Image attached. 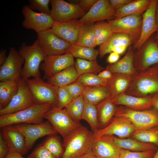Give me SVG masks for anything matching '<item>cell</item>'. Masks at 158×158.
Segmentation results:
<instances>
[{
	"label": "cell",
	"mask_w": 158,
	"mask_h": 158,
	"mask_svg": "<svg viewBox=\"0 0 158 158\" xmlns=\"http://www.w3.org/2000/svg\"><path fill=\"white\" fill-rule=\"evenodd\" d=\"M21 154L15 151H9L4 158H24Z\"/></svg>",
	"instance_id": "52"
},
{
	"label": "cell",
	"mask_w": 158,
	"mask_h": 158,
	"mask_svg": "<svg viewBox=\"0 0 158 158\" xmlns=\"http://www.w3.org/2000/svg\"><path fill=\"white\" fill-rule=\"evenodd\" d=\"M114 116L127 118L134 126L136 130H146L158 126V110L154 107L137 110L119 106L117 107Z\"/></svg>",
	"instance_id": "5"
},
{
	"label": "cell",
	"mask_w": 158,
	"mask_h": 158,
	"mask_svg": "<svg viewBox=\"0 0 158 158\" xmlns=\"http://www.w3.org/2000/svg\"><path fill=\"white\" fill-rule=\"evenodd\" d=\"M120 55L114 52H111L107 57L106 61L107 63L111 64L114 63L119 59Z\"/></svg>",
	"instance_id": "50"
},
{
	"label": "cell",
	"mask_w": 158,
	"mask_h": 158,
	"mask_svg": "<svg viewBox=\"0 0 158 158\" xmlns=\"http://www.w3.org/2000/svg\"><path fill=\"white\" fill-rule=\"evenodd\" d=\"M158 64V40L156 36L150 38L134 52L133 64L136 71L144 70Z\"/></svg>",
	"instance_id": "8"
},
{
	"label": "cell",
	"mask_w": 158,
	"mask_h": 158,
	"mask_svg": "<svg viewBox=\"0 0 158 158\" xmlns=\"http://www.w3.org/2000/svg\"><path fill=\"white\" fill-rule=\"evenodd\" d=\"M107 22L113 33L129 35L133 39L134 44L139 39L141 33L142 16H128L117 19L108 20Z\"/></svg>",
	"instance_id": "15"
},
{
	"label": "cell",
	"mask_w": 158,
	"mask_h": 158,
	"mask_svg": "<svg viewBox=\"0 0 158 158\" xmlns=\"http://www.w3.org/2000/svg\"><path fill=\"white\" fill-rule=\"evenodd\" d=\"M110 100L116 106H123L134 110H144L153 107L151 96L141 97L124 93Z\"/></svg>",
	"instance_id": "23"
},
{
	"label": "cell",
	"mask_w": 158,
	"mask_h": 158,
	"mask_svg": "<svg viewBox=\"0 0 158 158\" xmlns=\"http://www.w3.org/2000/svg\"><path fill=\"white\" fill-rule=\"evenodd\" d=\"M50 15L55 22L62 23L81 18L86 13L76 3L63 0H51Z\"/></svg>",
	"instance_id": "10"
},
{
	"label": "cell",
	"mask_w": 158,
	"mask_h": 158,
	"mask_svg": "<svg viewBox=\"0 0 158 158\" xmlns=\"http://www.w3.org/2000/svg\"><path fill=\"white\" fill-rule=\"evenodd\" d=\"M73 99L82 95L86 87L81 83L77 81L65 87Z\"/></svg>",
	"instance_id": "45"
},
{
	"label": "cell",
	"mask_w": 158,
	"mask_h": 158,
	"mask_svg": "<svg viewBox=\"0 0 158 158\" xmlns=\"http://www.w3.org/2000/svg\"><path fill=\"white\" fill-rule=\"evenodd\" d=\"M85 103L83 95H81L73 99L64 109L73 120L79 122L82 120Z\"/></svg>",
	"instance_id": "37"
},
{
	"label": "cell",
	"mask_w": 158,
	"mask_h": 158,
	"mask_svg": "<svg viewBox=\"0 0 158 158\" xmlns=\"http://www.w3.org/2000/svg\"><path fill=\"white\" fill-rule=\"evenodd\" d=\"M42 144L56 158H61L63 146L59 137L56 134L48 135Z\"/></svg>",
	"instance_id": "38"
},
{
	"label": "cell",
	"mask_w": 158,
	"mask_h": 158,
	"mask_svg": "<svg viewBox=\"0 0 158 158\" xmlns=\"http://www.w3.org/2000/svg\"><path fill=\"white\" fill-rule=\"evenodd\" d=\"M113 73L109 70L106 69L99 72L98 75L100 77L106 80H109L111 78Z\"/></svg>",
	"instance_id": "51"
},
{
	"label": "cell",
	"mask_w": 158,
	"mask_h": 158,
	"mask_svg": "<svg viewBox=\"0 0 158 158\" xmlns=\"http://www.w3.org/2000/svg\"><path fill=\"white\" fill-rule=\"evenodd\" d=\"M94 24L83 23L76 45L93 48L97 46Z\"/></svg>",
	"instance_id": "32"
},
{
	"label": "cell",
	"mask_w": 158,
	"mask_h": 158,
	"mask_svg": "<svg viewBox=\"0 0 158 158\" xmlns=\"http://www.w3.org/2000/svg\"><path fill=\"white\" fill-rule=\"evenodd\" d=\"M130 137L142 142L154 144L158 147V126L146 130H135Z\"/></svg>",
	"instance_id": "36"
},
{
	"label": "cell",
	"mask_w": 158,
	"mask_h": 158,
	"mask_svg": "<svg viewBox=\"0 0 158 158\" xmlns=\"http://www.w3.org/2000/svg\"><path fill=\"white\" fill-rule=\"evenodd\" d=\"M151 0H133L116 10L114 19L130 15L142 16L149 6Z\"/></svg>",
	"instance_id": "27"
},
{
	"label": "cell",
	"mask_w": 158,
	"mask_h": 158,
	"mask_svg": "<svg viewBox=\"0 0 158 158\" xmlns=\"http://www.w3.org/2000/svg\"><path fill=\"white\" fill-rule=\"evenodd\" d=\"M94 139L93 133L81 125L63 138L61 158H81L91 152Z\"/></svg>",
	"instance_id": "1"
},
{
	"label": "cell",
	"mask_w": 158,
	"mask_h": 158,
	"mask_svg": "<svg viewBox=\"0 0 158 158\" xmlns=\"http://www.w3.org/2000/svg\"><path fill=\"white\" fill-rule=\"evenodd\" d=\"M74 66L79 76L86 73L97 74L104 69L96 60L90 61L79 58L76 59Z\"/></svg>",
	"instance_id": "34"
},
{
	"label": "cell",
	"mask_w": 158,
	"mask_h": 158,
	"mask_svg": "<svg viewBox=\"0 0 158 158\" xmlns=\"http://www.w3.org/2000/svg\"><path fill=\"white\" fill-rule=\"evenodd\" d=\"M135 130L134 126L127 118L114 116L107 126L93 133L95 138L116 135L119 138H124L130 137Z\"/></svg>",
	"instance_id": "11"
},
{
	"label": "cell",
	"mask_w": 158,
	"mask_h": 158,
	"mask_svg": "<svg viewBox=\"0 0 158 158\" xmlns=\"http://www.w3.org/2000/svg\"><path fill=\"white\" fill-rule=\"evenodd\" d=\"M113 139L115 143L122 149L140 152L156 150L157 148V146L154 144L142 142L131 138H120L113 136Z\"/></svg>",
	"instance_id": "29"
},
{
	"label": "cell",
	"mask_w": 158,
	"mask_h": 158,
	"mask_svg": "<svg viewBox=\"0 0 158 158\" xmlns=\"http://www.w3.org/2000/svg\"><path fill=\"white\" fill-rule=\"evenodd\" d=\"M156 37L157 39V40H158V33H157V35L156 36Z\"/></svg>",
	"instance_id": "58"
},
{
	"label": "cell",
	"mask_w": 158,
	"mask_h": 158,
	"mask_svg": "<svg viewBox=\"0 0 158 158\" xmlns=\"http://www.w3.org/2000/svg\"><path fill=\"white\" fill-rule=\"evenodd\" d=\"M79 77L74 65L72 66L58 72L46 82L55 86L65 87L75 82Z\"/></svg>",
	"instance_id": "28"
},
{
	"label": "cell",
	"mask_w": 158,
	"mask_h": 158,
	"mask_svg": "<svg viewBox=\"0 0 158 158\" xmlns=\"http://www.w3.org/2000/svg\"><path fill=\"white\" fill-rule=\"evenodd\" d=\"M152 158H158V147L155 153Z\"/></svg>",
	"instance_id": "57"
},
{
	"label": "cell",
	"mask_w": 158,
	"mask_h": 158,
	"mask_svg": "<svg viewBox=\"0 0 158 158\" xmlns=\"http://www.w3.org/2000/svg\"><path fill=\"white\" fill-rule=\"evenodd\" d=\"M81 158H97L91 152L85 155Z\"/></svg>",
	"instance_id": "56"
},
{
	"label": "cell",
	"mask_w": 158,
	"mask_h": 158,
	"mask_svg": "<svg viewBox=\"0 0 158 158\" xmlns=\"http://www.w3.org/2000/svg\"><path fill=\"white\" fill-rule=\"evenodd\" d=\"M83 24L78 19H75L62 23L55 22L51 28L59 37L74 45L77 42Z\"/></svg>",
	"instance_id": "21"
},
{
	"label": "cell",
	"mask_w": 158,
	"mask_h": 158,
	"mask_svg": "<svg viewBox=\"0 0 158 158\" xmlns=\"http://www.w3.org/2000/svg\"><path fill=\"white\" fill-rule=\"evenodd\" d=\"M22 11L24 17L22 26L35 30L37 34L51 28L55 22L50 14L35 12L28 5L24 6Z\"/></svg>",
	"instance_id": "16"
},
{
	"label": "cell",
	"mask_w": 158,
	"mask_h": 158,
	"mask_svg": "<svg viewBox=\"0 0 158 158\" xmlns=\"http://www.w3.org/2000/svg\"><path fill=\"white\" fill-rule=\"evenodd\" d=\"M1 128L3 139L9 151L16 152L22 155L25 154L28 152L29 150L25 138L20 132L13 128L10 125Z\"/></svg>",
	"instance_id": "22"
},
{
	"label": "cell",
	"mask_w": 158,
	"mask_h": 158,
	"mask_svg": "<svg viewBox=\"0 0 158 158\" xmlns=\"http://www.w3.org/2000/svg\"><path fill=\"white\" fill-rule=\"evenodd\" d=\"M131 79V76L113 73L111 78L108 80L107 85L110 93L109 99L125 93L130 85Z\"/></svg>",
	"instance_id": "26"
},
{
	"label": "cell",
	"mask_w": 158,
	"mask_h": 158,
	"mask_svg": "<svg viewBox=\"0 0 158 158\" xmlns=\"http://www.w3.org/2000/svg\"><path fill=\"white\" fill-rule=\"evenodd\" d=\"M37 40L47 56L66 54L72 45L58 36L51 28L37 33Z\"/></svg>",
	"instance_id": "9"
},
{
	"label": "cell",
	"mask_w": 158,
	"mask_h": 158,
	"mask_svg": "<svg viewBox=\"0 0 158 158\" xmlns=\"http://www.w3.org/2000/svg\"><path fill=\"white\" fill-rule=\"evenodd\" d=\"M133 1V0H109V1L113 8L116 10Z\"/></svg>",
	"instance_id": "49"
},
{
	"label": "cell",
	"mask_w": 158,
	"mask_h": 158,
	"mask_svg": "<svg viewBox=\"0 0 158 158\" xmlns=\"http://www.w3.org/2000/svg\"><path fill=\"white\" fill-rule=\"evenodd\" d=\"M29 2L28 6L31 10H37L41 13L50 14V0H30Z\"/></svg>",
	"instance_id": "44"
},
{
	"label": "cell",
	"mask_w": 158,
	"mask_h": 158,
	"mask_svg": "<svg viewBox=\"0 0 158 158\" xmlns=\"http://www.w3.org/2000/svg\"><path fill=\"white\" fill-rule=\"evenodd\" d=\"M32 96L35 104H50L55 106L58 87L53 85L40 78L24 80Z\"/></svg>",
	"instance_id": "6"
},
{
	"label": "cell",
	"mask_w": 158,
	"mask_h": 158,
	"mask_svg": "<svg viewBox=\"0 0 158 158\" xmlns=\"http://www.w3.org/2000/svg\"><path fill=\"white\" fill-rule=\"evenodd\" d=\"M73 99L65 87H58L56 104L54 107L62 109L68 105Z\"/></svg>",
	"instance_id": "42"
},
{
	"label": "cell",
	"mask_w": 158,
	"mask_h": 158,
	"mask_svg": "<svg viewBox=\"0 0 158 158\" xmlns=\"http://www.w3.org/2000/svg\"><path fill=\"white\" fill-rule=\"evenodd\" d=\"M134 50L132 47H129L123 57L116 63L108 65L106 69L113 73L133 76L137 72L133 64Z\"/></svg>",
	"instance_id": "25"
},
{
	"label": "cell",
	"mask_w": 158,
	"mask_h": 158,
	"mask_svg": "<svg viewBox=\"0 0 158 158\" xmlns=\"http://www.w3.org/2000/svg\"><path fill=\"white\" fill-rule=\"evenodd\" d=\"M116 11L109 0H98L92 8L79 20L82 23L114 19Z\"/></svg>",
	"instance_id": "19"
},
{
	"label": "cell",
	"mask_w": 158,
	"mask_h": 158,
	"mask_svg": "<svg viewBox=\"0 0 158 158\" xmlns=\"http://www.w3.org/2000/svg\"><path fill=\"white\" fill-rule=\"evenodd\" d=\"M82 119L88 123L93 133L99 129L96 105L85 102Z\"/></svg>",
	"instance_id": "40"
},
{
	"label": "cell",
	"mask_w": 158,
	"mask_h": 158,
	"mask_svg": "<svg viewBox=\"0 0 158 158\" xmlns=\"http://www.w3.org/2000/svg\"><path fill=\"white\" fill-rule=\"evenodd\" d=\"M17 92L8 104L0 109V115L14 113L35 104L32 94L25 81L21 78L18 83Z\"/></svg>",
	"instance_id": "14"
},
{
	"label": "cell",
	"mask_w": 158,
	"mask_h": 158,
	"mask_svg": "<svg viewBox=\"0 0 158 158\" xmlns=\"http://www.w3.org/2000/svg\"><path fill=\"white\" fill-rule=\"evenodd\" d=\"M98 0H80L74 1V3L78 4L86 13L97 2Z\"/></svg>",
	"instance_id": "47"
},
{
	"label": "cell",
	"mask_w": 158,
	"mask_h": 158,
	"mask_svg": "<svg viewBox=\"0 0 158 158\" xmlns=\"http://www.w3.org/2000/svg\"><path fill=\"white\" fill-rule=\"evenodd\" d=\"M28 158H56L42 144L36 147L28 156Z\"/></svg>",
	"instance_id": "46"
},
{
	"label": "cell",
	"mask_w": 158,
	"mask_h": 158,
	"mask_svg": "<svg viewBox=\"0 0 158 158\" xmlns=\"http://www.w3.org/2000/svg\"><path fill=\"white\" fill-rule=\"evenodd\" d=\"M157 0H151L147 10L142 15L140 36L133 44L134 50L138 49L150 38L154 32L158 31L155 18V11Z\"/></svg>",
	"instance_id": "17"
},
{
	"label": "cell",
	"mask_w": 158,
	"mask_h": 158,
	"mask_svg": "<svg viewBox=\"0 0 158 158\" xmlns=\"http://www.w3.org/2000/svg\"><path fill=\"white\" fill-rule=\"evenodd\" d=\"M82 95L85 103L95 105L110 98L107 85L87 87Z\"/></svg>",
	"instance_id": "31"
},
{
	"label": "cell",
	"mask_w": 158,
	"mask_h": 158,
	"mask_svg": "<svg viewBox=\"0 0 158 158\" xmlns=\"http://www.w3.org/2000/svg\"><path fill=\"white\" fill-rule=\"evenodd\" d=\"M158 93V64L136 72L132 76L130 85L125 93L143 97Z\"/></svg>",
	"instance_id": "2"
},
{
	"label": "cell",
	"mask_w": 158,
	"mask_h": 158,
	"mask_svg": "<svg viewBox=\"0 0 158 158\" xmlns=\"http://www.w3.org/2000/svg\"><path fill=\"white\" fill-rule=\"evenodd\" d=\"M52 107L50 104H35L25 109L0 116V127L20 123L39 124L43 123L44 114Z\"/></svg>",
	"instance_id": "4"
},
{
	"label": "cell",
	"mask_w": 158,
	"mask_h": 158,
	"mask_svg": "<svg viewBox=\"0 0 158 158\" xmlns=\"http://www.w3.org/2000/svg\"><path fill=\"white\" fill-rule=\"evenodd\" d=\"M9 150L3 137L1 131L0 133V158H4L8 152Z\"/></svg>",
	"instance_id": "48"
},
{
	"label": "cell",
	"mask_w": 158,
	"mask_h": 158,
	"mask_svg": "<svg viewBox=\"0 0 158 158\" xmlns=\"http://www.w3.org/2000/svg\"><path fill=\"white\" fill-rule=\"evenodd\" d=\"M24 60L21 72V78L25 80L31 77H40V65L47 55L36 40L30 46L22 43L18 51Z\"/></svg>",
	"instance_id": "3"
},
{
	"label": "cell",
	"mask_w": 158,
	"mask_h": 158,
	"mask_svg": "<svg viewBox=\"0 0 158 158\" xmlns=\"http://www.w3.org/2000/svg\"><path fill=\"white\" fill-rule=\"evenodd\" d=\"M97 46L105 42L113 33L108 22L101 21L94 24Z\"/></svg>",
	"instance_id": "39"
},
{
	"label": "cell",
	"mask_w": 158,
	"mask_h": 158,
	"mask_svg": "<svg viewBox=\"0 0 158 158\" xmlns=\"http://www.w3.org/2000/svg\"><path fill=\"white\" fill-rule=\"evenodd\" d=\"M108 80L100 77L98 75L86 73L79 76L76 81L81 83L86 87H90L107 85Z\"/></svg>",
	"instance_id": "41"
},
{
	"label": "cell",
	"mask_w": 158,
	"mask_h": 158,
	"mask_svg": "<svg viewBox=\"0 0 158 158\" xmlns=\"http://www.w3.org/2000/svg\"><path fill=\"white\" fill-rule=\"evenodd\" d=\"M10 126L23 135L29 150L38 139L57 133L48 121L39 124L24 123Z\"/></svg>",
	"instance_id": "13"
},
{
	"label": "cell",
	"mask_w": 158,
	"mask_h": 158,
	"mask_svg": "<svg viewBox=\"0 0 158 158\" xmlns=\"http://www.w3.org/2000/svg\"><path fill=\"white\" fill-rule=\"evenodd\" d=\"M67 53L73 57L90 61L96 60L99 55L98 50L93 48L77 45H71Z\"/></svg>",
	"instance_id": "35"
},
{
	"label": "cell",
	"mask_w": 158,
	"mask_h": 158,
	"mask_svg": "<svg viewBox=\"0 0 158 158\" xmlns=\"http://www.w3.org/2000/svg\"><path fill=\"white\" fill-rule=\"evenodd\" d=\"M156 151L135 152L121 149L120 158H152Z\"/></svg>",
	"instance_id": "43"
},
{
	"label": "cell",
	"mask_w": 158,
	"mask_h": 158,
	"mask_svg": "<svg viewBox=\"0 0 158 158\" xmlns=\"http://www.w3.org/2000/svg\"><path fill=\"white\" fill-rule=\"evenodd\" d=\"M121 149L113 136H104L95 138L91 152L97 158H120Z\"/></svg>",
	"instance_id": "20"
},
{
	"label": "cell",
	"mask_w": 158,
	"mask_h": 158,
	"mask_svg": "<svg viewBox=\"0 0 158 158\" xmlns=\"http://www.w3.org/2000/svg\"><path fill=\"white\" fill-rule=\"evenodd\" d=\"M132 38L129 35L120 33H113L107 40L99 46L98 50L99 57L102 58L106 54L112 52L113 49L121 46L129 47L134 44Z\"/></svg>",
	"instance_id": "24"
},
{
	"label": "cell",
	"mask_w": 158,
	"mask_h": 158,
	"mask_svg": "<svg viewBox=\"0 0 158 158\" xmlns=\"http://www.w3.org/2000/svg\"><path fill=\"white\" fill-rule=\"evenodd\" d=\"M151 98L152 107L158 110V93L152 95Z\"/></svg>",
	"instance_id": "53"
},
{
	"label": "cell",
	"mask_w": 158,
	"mask_h": 158,
	"mask_svg": "<svg viewBox=\"0 0 158 158\" xmlns=\"http://www.w3.org/2000/svg\"><path fill=\"white\" fill-rule=\"evenodd\" d=\"M48 120L54 130L64 138L72 131L81 125L73 120L64 109L52 107L43 116Z\"/></svg>",
	"instance_id": "7"
},
{
	"label": "cell",
	"mask_w": 158,
	"mask_h": 158,
	"mask_svg": "<svg viewBox=\"0 0 158 158\" xmlns=\"http://www.w3.org/2000/svg\"><path fill=\"white\" fill-rule=\"evenodd\" d=\"M99 129L108 125L114 116L117 107L109 99L104 100L96 105Z\"/></svg>",
	"instance_id": "30"
},
{
	"label": "cell",
	"mask_w": 158,
	"mask_h": 158,
	"mask_svg": "<svg viewBox=\"0 0 158 158\" xmlns=\"http://www.w3.org/2000/svg\"><path fill=\"white\" fill-rule=\"evenodd\" d=\"M155 18L156 23L158 27V0L157 1L155 11Z\"/></svg>",
	"instance_id": "55"
},
{
	"label": "cell",
	"mask_w": 158,
	"mask_h": 158,
	"mask_svg": "<svg viewBox=\"0 0 158 158\" xmlns=\"http://www.w3.org/2000/svg\"><path fill=\"white\" fill-rule=\"evenodd\" d=\"M6 51L4 49H1L0 52V65H2L6 60Z\"/></svg>",
	"instance_id": "54"
},
{
	"label": "cell",
	"mask_w": 158,
	"mask_h": 158,
	"mask_svg": "<svg viewBox=\"0 0 158 158\" xmlns=\"http://www.w3.org/2000/svg\"><path fill=\"white\" fill-rule=\"evenodd\" d=\"M24 62V59L19 51L14 48L10 47L6 60L0 66V81L18 83L21 78L22 67Z\"/></svg>",
	"instance_id": "12"
},
{
	"label": "cell",
	"mask_w": 158,
	"mask_h": 158,
	"mask_svg": "<svg viewBox=\"0 0 158 158\" xmlns=\"http://www.w3.org/2000/svg\"><path fill=\"white\" fill-rule=\"evenodd\" d=\"M18 83L10 81L0 82V109L6 107L16 94Z\"/></svg>",
	"instance_id": "33"
},
{
	"label": "cell",
	"mask_w": 158,
	"mask_h": 158,
	"mask_svg": "<svg viewBox=\"0 0 158 158\" xmlns=\"http://www.w3.org/2000/svg\"><path fill=\"white\" fill-rule=\"evenodd\" d=\"M75 61L70 54L47 56L41 63L40 69L44 72V79H48L56 73L72 66Z\"/></svg>",
	"instance_id": "18"
}]
</instances>
